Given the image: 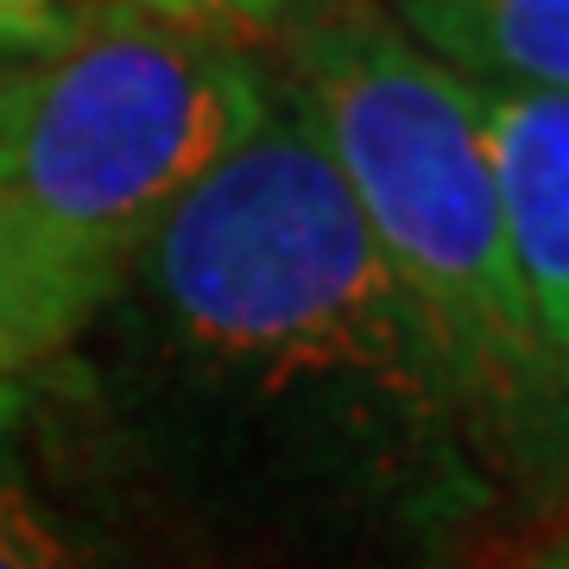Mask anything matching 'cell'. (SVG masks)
I'll return each mask as SVG.
<instances>
[{
  "label": "cell",
  "mask_w": 569,
  "mask_h": 569,
  "mask_svg": "<svg viewBox=\"0 0 569 569\" xmlns=\"http://www.w3.org/2000/svg\"><path fill=\"white\" fill-rule=\"evenodd\" d=\"M127 272L222 481L367 545H425L481 500L468 387L284 89Z\"/></svg>",
  "instance_id": "cell-1"
},
{
  "label": "cell",
  "mask_w": 569,
  "mask_h": 569,
  "mask_svg": "<svg viewBox=\"0 0 569 569\" xmlns=\"http://www.w3.org/2000/svg\"><path fill=\"white\" fill-rule=\"evenodd\" d=\"M279 89L342 171L367 234L430 317L488 437L531 449L569 418L500 222L475 82L373 0H298L272 32Z\"/></svg>",
  "instance_id": "cell-2"
},
{
  "label": "cell",
  "mask_w": 569,
  "mask_h": 569,
  "mask_svg": "<svg viewBox=\"0 0 569 569\" xmlns=\"http://www.w3.org/2000/svg\"><path fill=\"white\" fill-rule=\"evenodd\" d=\"M253 44L133 0L70 7L0 70V190L133 260L164 209L272 114Z\"/></svg>",
  "instance_id": "cell-3"
},
{
  "label": "cell",
  "mask_w": 569,
  "mask_h": 569,
  "mask_svg": "<svg viewBox=\"0 0 569 569\" xmlns=\"http://www.w3.org/2000/svg\"><path fill=\"white\" fill-rule=\"evenodd\" d=\"M500 190V222L545 355L569 392V96L475 89Z\"/></svg>",
  "instance_id": "cell-4"
},
{
  "label": "cell",
  "mask_w": 569,
  "mask_h": 569,
  "mask_svg": "<svg viewBox=\"0 0 569 569\" xmlns=\"http://www.w3.org/2000/svg\"><path fill=\"white\" fill-rule=\"evenodd\" d=\"M127 260L0 190V380L51 361L102 317Z\"/></svg>",
  "instance_id": "cell-5"
},
{
  "label": "cell",
  "mask_w": 569,
  "mask_h": 569,
  "mask_svg": "<svg viewBox=\"0 0 569 569\" xmlns=\"http://www.w3.org/2000/svg\"><path fill=\"white\" fill-rule=\"evenodd\" d=\"M387 13L475 89L569 96V0H387Z\"/></svg>",
  "instance_id": "cell-6"
},
{
  "label": "cell",
  "mask_w": 569,
  "mask_h": 569,
  "mask_svg": "<svg viewBox=\"0 0 569 569\" xmlns=\"http://www.w3.org/2000/svg\"><path fill=\"white\" fill-rule=\"evenodd\" d=\"M0 569H96L89 545L13 462H0Z\"/></svg>",
  "instance_id": "cell-7"
},
{
  "label": "cell",
  "mask_w": 569,
  "mask_h": 569,
  "mask_svg": "<svg viewBox=\"0 0 569 569\" xmlns=\"http://www.w3.org/2000/svg\"><path fill=\"white\" fill-rule=\"evenodd\" d=\"M133 7H152L164 20H190V26H216V32H234V39H272L279 20L298 7V0H133Z\"/></svg>",
  "instance_id": "cell-8"
},
{
  "label": "cell",
  "mask_w": 569,
  "mask_h": 569,
  "mask_svg": "<svg viewBox=\"0 0 569 569\" xmlns=\"http://www.w3.org/2000/svg\"><path fill=\"white\" fill-rule=\"evenodd\" d=\"M63 20H70V7H51V0H39V7H0V70L13 58H26V51L51 44L63 32Z\"/></svg>",
  "instance_id": "cell-9"
},
{
  "label": "cell",
  "mask_w": 569,
  "mask_h": 569,
  "mask_svg": "<svg viewBox=\"0 0 569 569\" xmlns=\"http://www.w3.org/2000/svg\"><path fill=\"white\" fill-rule=\"evenodd\" d=\"M0 7H39V0H0Z\"/></svg>",
  "instance_id": "cell-10"
}]
</instances>
